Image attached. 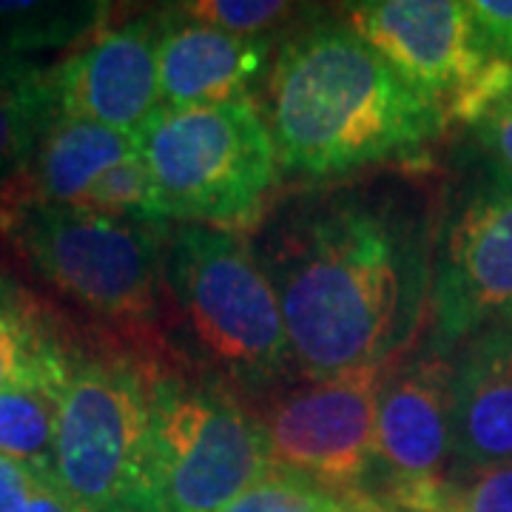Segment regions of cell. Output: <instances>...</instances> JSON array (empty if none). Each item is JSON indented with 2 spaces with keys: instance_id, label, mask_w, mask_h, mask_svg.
Returning <instances> with one entry per match:
<instances>
[{
  "instance_id": "6da1fadb",
  "label": "cell",
  "mask_w": 512,
  "mask_h": 512,
  "mask_svg": "<svg viewBox=\"0 0 512 512\" xmlns=\"http://www.w3.org/2000/svg\"><path fill=\"white\" fill-rule=\"evenodd\" d=\"M436 237L416 171L305 185L268 208L248 245L302 382L402 362L430 322Z\"/></svg>"
},
{
  "instance_id": "7a4b0ae2",
  "label": "cell",
  "mask_w": 512,
  "mask_h": 512,
  "mask_svg": "<svg viewBox=\"0 0 512 512\" xmlns=\"http://www.w3.org/2000/svg\"><path fill=\"white\" fill-rule=\"evenodd\" d=\"M262 114L279 174L311 185L416 165L447 131L441 111L333 15L305 20L276 46Z\"/></svg>"
},
{
  "instance_id": "3957f363",
  "label": "cell",
  "mask_w": 512,
  "mask_h": 512,
  "mask_svg": "<svg viewBox=\"0 0 512 512\" xmlns=\"http://www.w3.org/2000/svg\"><path fill=\"white\" fill-rule=\"evenodd\" d=\"M160 336L191 373L239 399H265L296 373L268 276L245 237L220 228H168Z\"/></svg>"
},
{
  "instance_id": "277c9868",
  "label": "cell",
  "mask_w": 512,
  "mask_h": 512,
  "mask_svg": "<svg viewBox=\"0 0 512 512\" xmlns=\"http://www.w3.org/2000/svg\"><path fill=\"white\" fill-rule=\"evenodd\" d=\"M168 359L165 345L77 342L55 433V478L77 507L148 512L151 379Z\"/></svg>"
},
{
  "instance_id": "5b68a950",
  "label": "cell",
  "mask_w": 512,
  "mask_h": 512,
  "mask_svg": "<svg viewBox=\"0 0 512 512\" xmlns=\"http://www.w3.org/2000/svg\"><path fill=\"white\" fill-rule=\"evenodd\" d=\"M168 228L171 222L114 220L77 205H26L3 234L49 288L114 339L165 345L160 308Z\"/></svg>"
},
{
  "instance_id": "8992f818",
  "label": "cell",
  "mask_w": 512,
  "mask_h": 512,
  "mask_svg": "<svg viewBox=\"0 0 512 512\" xmlns=\"http://www.w3.org/2000/svg\"><path fill=\"white\" fill-rule=\"evenodd\" d=\"M137 137L165 222L251 237L274 205L282 174L254 100L160 109Z\"/></svg>"
},
{
  "instance_id": "52a82bcc",
  "label": "cell",
  "mask_w": 512,
  "mask_h": 512,
  "mask_svg": "<svg viewBox=\"0 0 512 512\" xmlns=\"http://www.w3.org/2000/svg\"><path fill=\"white\" fill-rule=\"evenodd\" d=\"M271 473L256 413L180 359L151 379L148 512H222Z\"/></svg>"
},
{
  "instance_id": "ba28073f",
  "label": "cell",
  "mask_w": 512,
  "mask_h": 512,
  "mask_svg": "<svg viewBox=\"0 0 512 512\" xmlns=\"http://www.w3.org/2000/svg\"><path fill=\"white\" fill-rule=\"evenodd\" d=\"M396 365L299 379L251 407L265 433L271 473L299 478L342 501L365 495L376 461L379 402Z\"/></svg>"
},
{
  "instance_id": "9c48e42d",
  "label": "cell",
  "mask_w": 512,
  "mask_h": 512,
  "mask_svg": "<svg viewBox=\"0 0 512 512\" xmlns=\"http://www.w3.org/2000/svg\"><path fill=\"white\" fill-rule=\"evenodd\" d=\"M342 18L384 63L441 111L447 128L473 126L512 86V66L484 55L458 0H365Z\"/></svg>"
},
{
  "instance_id": "30bf717a",
  "label": "cell",
  "mask_w": 512,
  "mask_h": 512,
  "mask_svg": "<svg viewBox=\"0 0 512 512\" xmlns=\"http://www.w3.org/2000/svg\"><path fill=\"white\" fill-rule=\"evenodd\" d=\"M510 316L512 183L484 163L439 220L427 345L453 356L478 330Z\"/></svg>"
},
{
  "instance_id": "8fae6325",
  "label": "cell",
  "mask_w": 512,
  "mask_h": 512,
  "mask_svg": "<svg viewBox=\"0 0 512 512\" xmlns=\"http://www.w3.org/2000/svg\"><path fill=\"white\" fill-rule=\"evenodd\" d=\"M453 476V359L424 345L390 370L367 495L402 512H439Z\"/></svg>"
},
{
  "instance_id": "7c38bea8",
  "label": "cell",
  "mask_w": 512,
  "mask_h": 512,
  "mask_svg": "<svg viewBox=\"0 0 512 512\" xmlns=\"http://www.w3.org/2000/svg\"><path fill=\"white\" fill-rule=\"evenodd\" d=\"M160 9L111 18L49 69L60 117L140 134L163 109L157 72Z\"/></svg>"
},
{
  "instance_id": "4fadbf2b",
  "label": "cell",
  "mask_w": 512,
  "mask_h": 512,
  "mask_svg": "<svg viewBox=\"0 0 512 512\" xmlns=\"http://www.w3.org/2000/svg\"><path fill=\"white\" fill-rule=\"evenodd\" d=\"M271 55V40L237 37L185 15L160 9L157 72L163 109L220 106L254 100V86Z\"/></svg>"
},
{
  "instance_id": "5bb4252c",
  "label": "cell",
  "mask_w": 512,
  "mask_h": 512,
  "mask_svg": "<svg viewBox=\"0 0 512 512\" xmlns=\"http://www.w3.org/2000/svg\"><path fill=\"white\" fill-rule=\"evenodd\" d=\"M512 461V325L495 322L453 356V470Z\"/></svg>"
},
{
  "instance_id": "9a60e30c",
  "label": "cell",
  "mask_w": 512,
  "mask_h": 512,
  "mask_svg": "<svg viewBox=\"0 0 512 512\" xmlns=\"http://www.w3.org/2000/svg\"><path fill=\"white\" fill-rule=\"evenodd\" d=\"M140 154V137L86 120L57 117L29 168L32 205H74L111 165Z\"/></svg>"
},
{
  "instance_id": "2e32d148",
  "label": "cell",
  "mask_w": 512,
  "mask_h": 512,
  "mask_svg": "<svg viewBox=\"0 0 512 512\" xmlns=\"http://www.w3.org/2000/svg\"><path fill=\"white\" fill-rule=\"evenodd\" d=\"M74 339L35 296L0 274V393L26 384L63 387Z\"/></svg>"
},
{
  "instance_id": "e0dca14e",
  "label": "cell",
  "mask_w": 512,
  "mask_h": 512,
  "mask_svg": "<svg viewBox=\"0 0 512 512\" xmlns=\"http://www.w3.org/2000/svg\"><path fill=\"white\" fill-rule=\"evenodd\" d=\"M57 117L46 77L37 86L0 92V231L20 208L32 205L29 168Z\"/></svg>"
},
{
  "instance_id": "ac0fdd59",
  "label": "cell",
  "mask_w": 512,
  "mask_h": 512,
  "mask_svg": "<svg viewBox=\"0 0 512 512\" xmlns=\"http://www.w3.org/2000/svg\"><path fill=\"white\" fill-rule=\"evenodd\" d=\"M109 18V3L0 0V46L29 57L52 49H74Z\"/></svg>"
},
{
  "instance_id": "d6986e66",
  "label": "cell",
  "mask_w": 512,
  "mask_h": 512,
  "mask_svg": "<svg viewBox=\"0 0 512 512\" xmlns=\"http://www.w3.org/2000/svg\"><path fill=\"white\" fill-rule=\"evenodd\" d=\"M55 384H26L0 393V456L55 476V433L60 413Z\"/></svg>"
},
{
  "instance_id": "ffe728a7",
  "label": "cell",
  "mask_w": 512,
  "mask_h": 512,
  "mask_svg": "<svg viewBox=\"0 0 512 512\" xmlns=\"http://www.w3.org/2000/svg\"><path fill=\"white\" fill-rule=\"evenodd\" d=\"M74 205L100 217H114V220L165 222L160 217L157 191H154V180H151L143 154H134L123 163L111 165L109 171H103L83 191V197Z\"/></svg>"
},
{
  "instance_id": "44dd1931",
  "label": "cell",
  "mask_w": 512,
  "mask_h": 512,
  "mask_svg": "<svg viewBox=\"0 0 512 512\" xmlns=\"http://www.w3.org/2000/svg\"><path fill=\"white\" fill-rule=\"evenodd\" d=\"M188 18L202 20L214 29L237 37H265L276 32H293V23L316 18L313 6H299L288 0H191L180 3Z\"/></svg>"
},
{
  "instance_id": "7402d4cb",
  "label": "cell",
  "mask_w": 512,
  "mask_h": 512,
  "mask_svg": "<svg viewBox=\"0 0 512 512\" xmlns=\"http://www.w3.org/2000/svg\"><path fill=\"white\" fill-rule=\"evenodd\" d=\"M0 512H86L52 473L0 456Z\"/></svg>"
},
{
  "instance_id": "603a6c76",
  "label": "cell",
  "mask_w": 512,
  "mask_h": 512,
  "mask_svg": "<svg viewBox=\"0 0 512 512\" xmlns=\"http://www.w3.org/2000/svg\"><path fill=\"white\" fill-rule=\"evenodd\" d=\"M222 512H345V501L299 478L268 473Z\"/></svg>"
},
{
  "instance_id": "cb8c5ba5",
  "label": "cell",
  "mask_w": 512,
  "mask_h": 512,
  "mask_svg": "<svg viewBox=\"0 0 512 512\" xmlns=\"http://www.w3.org/2000/svg\"><path fill=\"white\" fill-rule=\"evenodd\" d=\"M439 512H512V461L453 470Z\"/></svg>"
},
{
  "instance_id": "d4e9b609",
  "label": "cell",
  "mask_w": 512,
  "mask_h": 512,
  "mask_svg": "<svg viewBox=\"0 0 512 512\" xmlns=\"http://www.w3.org/2000/svg\"><path fill=\"white\" fill-rule=\"evenodd\" d=\"M481 160L512 183V86L498 94L473 123Z\"/></svg>"
},
{
  "instance_id": "484cf974",
  "label": "cell",
  "mask_w": 512,
  "mask_h": 512,
  "mask_svg": "<svg viewBox=\"0 0 512 512\" xmlns=\"http://www.w3.org/2000/svg\"><path fill=\"white\" fill-rule=\"evenodd\" d=\"M467 9L484 55L512 66V0H470Z\"/></svg>"
},
{
  "instance_id": "4316f807",
  "label": "cell",
  "mask_w": 512,
  "mask_h": 512,
  "mask_svg": "<svg viewBox=\"0 0 512 512\" xmlns=\"http://www.w3.org/2000/svg\"><path fill=\"white\" fill-rule=\"evenodd\" d=\"M46 74H49V69L37 57L20 55V52L0 46V92L37 86Z\"/></svg>"
},
{
  "instance_id": "83f0119b",
  "label": "cell",
  "mask_w": 512,
  "mask_h": 512,
  "mask_svg": "<svg viewBox=\"0 0 512 512\" xmlns=\"http://www.w3.org/2000/svg\"><path fill=\"white\" fill-rule=\"evenodd\" d=\"M345 512H402L396 510V507H390V504H384L379 498H373V495H356V498H348L345 501Z\"/></svg>"
},
{
  "instance_id": "f1b7e54d",
  "label": "cell",
  "mask_w": 512,
  "mask_h": 512,
  "mask_svg": "<svg viewBox=\"0 0 512 512\" xmlns=\"http://www.w3.org/2000/svg\"><path fill=\"white\" fill-rule=\"evenodd\" d=\"M504 322H510V325H512V316H510V319H504Z\"/></svg>"
}]
</instances>
